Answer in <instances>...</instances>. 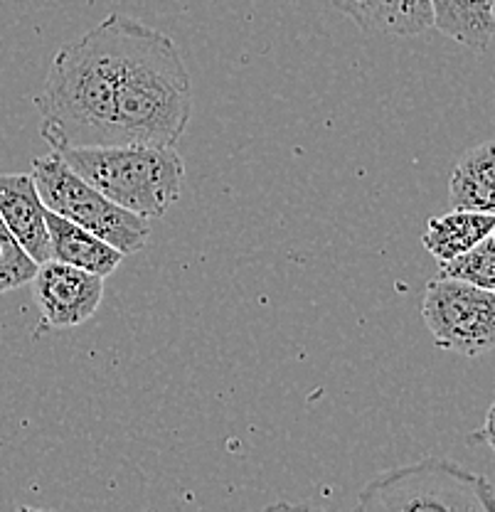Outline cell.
Instances as JSON below:
<instances>
[{
  "mask_svg": "<svg viewBox=\"0 0 495 512\" xmlns=\"http://www.w3.org/2000/svg\"><path fill=\"white\" fill-rule=\"evenodd\" d=\"M126 18L111 13L55 52L35 106L52 151L116 143V77L124 55Z\"/></svg>",
  "mask_w": 495,
  "mask_h": 512,
  "instance_id": "1",
  "label": "cell"
},
{
  "mask_svg": "<svg viewBox=\"0 0 495 512\" xmlns=\"http://www.w3.org/2000/svg\"><path fill=\"white\" fill-rule=\"evenodd\" d=\"M193 114V82L173 37L126 18L116 77V143L175 146Z\"/></svg>",
  "mask_w": 495,
  "mask_h": 512,
  "instance_id": "2",
  "label": "cell"
},
{
  "mask_svg": "<svg viewBox=\"0 0 495 512\" xmlns=\"http://www.w3.org/2000/svg\"><path fill=\"white\" fill-rule=\"evenodd\" d=\"M57 153L101 195L146 220L163 217L183 190L185 163L173 146L111 143Z\"/></svg>",
  "mask_w": 495,
  "mask_h": 512,
  "instance_id": "3",
  "label": "cell"
},
{
  "mask_svg": "<svg viewBox=\"0 0 495 512\" xmlns=\"http://www.w3.org/2000/svg\"><path fill=\"white\" fill-rule=\"evenodd\" d=\"M367 512H493V485L449 458H422L380 473L360 490Z\"/></svg>",
  "mask_w": 495,
  "mask_h": 512,
  "instance_id": "4",
  "label": "cell"
},
{
  "mask_svg": "<svg viewBox=\"0 0 495 512\" xmlns=\"http://www.w3.org/2000/svg\"><path fill=\"white\" fill-rule=\"evenodd\" d=\"M30 175H33L35 188L47 210L79 224L94 237L119 249L124 256L141 252L148 244L151 227H148L146 217L133 215L101 195L87 180L79 178L57 151H52L50 156L35 158Z\"/></svg>",
  "mask_w": 495,
  "mask_h": 512,
  "instance_id": "5",
  "label": "cell"
},
{
  "mask_svg": "<svg viewBox=\"0 0 495 512\" xmlns=\"http://www.w3.org/2000/svg\"><path fill=\"white\" fill-rule=\"evenodd\" d=\"M422 316L441 350L476 360L495 343V293L491 288L436 276L424 291Z\"/></svg>",
  "mask_w": 495,
  "mask_h": 512,
  "instance_id": "6",
  "label": "cell"
},
{
  "mask_svg": "<svg viewBox=\"0 0 495 512\" xmlns=\"http://www.w3.org/2000/svg\"><path fill=\"white\" fill-rule=\"evenodd\" d=\"M33 296L47 328H77L97 313L104 298V279L77 266L50 259L37 266Z\"/></svg>",
  "mask_w": 495,
  "mask_h": 512,
  "instance_id": "7",
  "label": "cell"
},
{
  "mask_svg": "<svg viewBox=\"0 0 495 512\" xmlns=\"http://www.w3.org/2000/svg\"><path fill=\"white\" fill-rule=\"evenodd\" d=\"M47 207L42 205L40 192L30 173H3L0 175V220L10 229L20 247L37 264L52 259L50 234L45 222Z\"/></svg>",
  "mask_w": 495,
  "mask_h": 512,
  "instance_id": "8",
  "label": "cell"
},
{
  "mask_svg": "<svg viewBox=\"0 0 495 512\" xmlns=\"http://www.w3.org/2000/svg\"><path fill=\"white\" fill-rule=\"evenodd\" d=\"M365 32L387 37H409L431 28L429 0H330Z\"/></svg>",
  "mask_w": 495,
  "mask_h": 512,
  "instance_id": "9",
  "label": "cell"
},
{
  "mask_svg": "<svg viewBox=\"0 0 495 512\" xmlns=\"http://www.w3.org/2000/svg\"><path fill=\"white\" fill-rule=\"evenodd\" d=\"M47 234H50V254L52 259L62 264L77 266V269L97 274L101 279L114 274L124 261V254L106 244L104 239L94 237L92 232L82 229L79 224L65 220L57 212H45Z\"/></svg>",
  "mask_w": 495,
  "mask_h": 512,
  "instance_id": "10",
  "label": "cell"
},
{
  "mask_svg": "<svg viewBox=\"0 0 495 512\" xmlns=\"http://www.w3.org/2000/svg\"><path fill=\"white\" fill-rule=\"evenodd\" d=\"M451 210H471L495 215V156L493 141L468 148L456 160L449 178Z\"/></svg>",
  "mask_w": 495,
  "mask_h": 512,
  "instance_id": "11",
  "label": "cell"
},
{
  "mask_svg": "<svg viewBox=\"0 0 495 512\" xmlns=\"http://www.w3.org/2000/svg\"><path fill=\"white\" fill-rule=\"evenodd\" d=\"M431 28L441 30L451 40L483 52L491 47L495 32L493 0H429Z\"/></svg>",
  "mask_w": 495,
  "mask_h": 512,
  "instance_id": "12",
  "label": "cell"
},
{
  "mask_svg": "<svg viewBox=\"0 0 495 512\" xmlns=\"http://www.w3.org/2000/svg\"><path fill=\"white\" fill-rule=\"evenodd\" d=\"M493 229L495 215L471 210H451L446 215L431 217L422 244L436 261H446L451 256L471 249L483 237L493 234Z\"/></svg>",
  "mask_w": 495,
  "mask_h": 512,
  "instance_id": "13",
  "label": "cell"
},
{
  "mask_svg": "<svg viewBox=\"0 0 495 512\" xmlns=\"http://www.w3.org/2000/svg\"><path fill=\"white\" fill-rule=\"evenodd\" d=\"M439 276L495 291V237L488 234L466 252L439 261Z\"/></svg>",
  "mask_w": 495,
  "mask_h": 512,
  "instance_id": "14",
  "label": "cell"
},
{
  "mask_svg": "<svg viewBox=\"0 0 495 512\" xmlns=\"http://www.w3.org/2000/svg\"><path fill=\"white\" fill-rule=\"evenodd\" d=\"M37 266L40 264L30 259V254L20 247L18 239L10 234V229L0 220V296L30 284Z\"/></svg>",
  "mask_w": 495,
  "mask_h": 512,
  "instance_id": "15",
  "label": "cell"
}]
</instances>
